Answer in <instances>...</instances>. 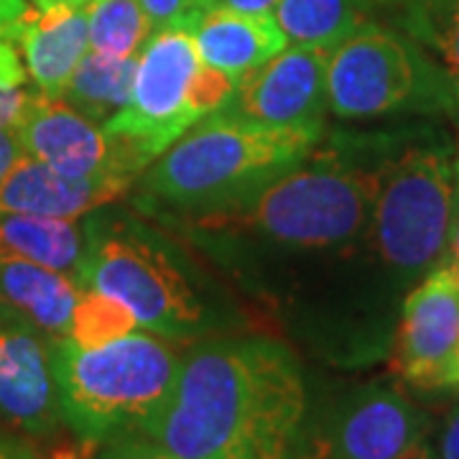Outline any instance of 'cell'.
Returning a JSON list of instances; mask_svg holds the SVG:
<instances>
[{
    "label": "cell",
    "mask_w": 459,
    "mask_h": 459,
    "mask_svg": "<svg viewBox=\"0 0 459 459\" xmlns=\"http://www.w3.org/2000/svg\"><path fill=\"white\" fill-rule=\"evenodd\" d=\"M307 413V383L289 347L217 340L181 360L174 391L141 431L181 459H291Z\"/></svg>",
    "instance_id": "cell-1"
},
{
    "label": "cell",
    "mask_w": 459,
    "mask_h": 459,
    "mask_svg": "<svg viewBox=\"0 0 459 459\" xmlns=\"http://www.w3.org/2000/svg\"><path fill=\"white\" fill-rule=\"evenodd\" d=\"M401 146L383 135L332 138L240 204L204 214V228H238L276 246L337 247L370 225L383 169Z\"/></svg>",
    "instance_id": "cell-2"
},
{
    "label": "cell",
    "mask_w": 459,
    "mask_h": 459,
    "mask_svg": "<svg viewBox=\"0 0 459 459\" xmlns=\"http://www.w3.org/2000/svg\"><path fill=\"white\" fill-rule=\"evenodd\" d=\"M322 135L273 128L220 108L164 151L143 177V192L171 207L220 212L253 197L312 153Z\"/></svg>",
    "instance_id": "cell-3"
},
{
    "label": "cell",
    "mask_w": 459,
    "mask_h": 459,
    "mask_svg": "<svg viewBox=\"0 0 459 459\" xmlns=\"http://www.w3.org/2000/svg\"><path fill=\"white\" fill-rule=\"evenodd\" d=\"M181 360L171 340L146 329L98 347L59 337L51 362L62 421L80 442L95 446L141 431L174 391Z\"/></svg>",
    "instance_id": "cell-4"
},
{
    "label": "cell",
    "mask_w": 459,
    "mask_h": 459,
    "mask_svg": "<svg viewBox=\"0 0 459 459\" xmlns=\"http://www.w3.org/2000/svg\"><path fill=\"white\" fill-rule=\"evenodd\" d=\"M327 98L329 110L350 120L401 113L459 117L442 66L403 33L376 21H365L329 51Z\"/></svg>",
    "instance_id": "cell-5"
},
{
    "label": "cell",
    "mask_w": 459,
    "mask_h": 459,
    "mask_svg": "<svg viewBox=\"0 0 459 459\" xmlns=\"http://www.w3.org/2000/svg\"><path fill=\"white\" fill-rule=\"evenodd\" d=\"M459 186V151L398 146L383 169L370 230L388 271L413 279L442 261Z\"/></svg>",
    "instance_id": "cell-6"
},
{
    "label": "cell",
    "mask_w": 459,
    "mask_h": 459,
    "mask_svg": "<svg viewBox=\"0 0 459 459\" xmlns=\"http://www.w3.org/2000/svg\"><path fill=\"white\" fill-rule=\"evenodd\" d=\"M80 289L120 301L138 329L166 340H189L207 327V309L174 255L146 230L126 222L92 225L77 268Z\"/></svg>",
    "instance_id": "cell-7"
},
{
    "label": "cell",
    "mask_w": 459,
    "mask_h": 459,
    "mask_svg": "<svg viewBox=\"0 0 459 459\" xmlns=\"http://www.w3.org/2000/svg\"><path fill=\"white\" fill-rule=\"evenodd\" d=\"M199 66L202 59L189 31L161 29L148 36L138 54L128 105L102 123L123 177L133 179L202 120L189 102Z\"/></svg>",
    "instance_id": "cell-8"
},
{
    "label": "cell",
    "mask_w": 459,
    "mask_h": 459,
    "mask_svg": "<svg viewBox=\"0 0 459 459\" xmlns=\"http://www.w3.org/2000/svg\"><path fill=\"white\" fill-rule=\"evenodd\" d=\"M429 419L411 398L370 383L304 419L291 459H398L421 442Z\"/></svg>",
    "instance_id": "cell-9"
},
{
    "label": "cell",
    "mask_w": 459,
    "mask_h": 459,
    "mask_svg": "<svg viewBox=\"0 0 459 459\" xmlns=\"http://www.w3.org/2000/svg\"><path fill=\"white\" fill-rule=\"evenodd\" d=\"M459 358V265L439 261L406 296L395 334V373L421 391L449 385Z\"/></svg>",
    "instance_id": "cell-10"
},
{
    "label": "cell",
    "mask_w": 459,
    "mask_h": 459,
    "mask_svg": "<svg viewBox=\"0 0 459 459\" xmlns=\"http://www.w3.org/2000/svg\"><path fill=\"white\" fill-rule=\"evenodd\" d=\"M327 62V49L286 47L265 65L243 74L222 108L273 128L322 135L329 110Z\"/></svg>",
    "instance_id": "cell-11"
},
{
    "label": "cell",
    "mask_w": 459,
    "mask_h": 459,
    "mask_svg": "<svg viewBox=\"0 0 459 459\" xmlns=\"http://www.w3.org/2000/svg\"><path fill=\"white\" fill-rule=\"evenodd\" d=\"M16 135L23 153L65 177H123L102 126L77 113L62 98L31 95L18 120Z\"/></svg>",
    "instance_id": "cell-12"
},
{
    "label": "cell",
    "mask_w": 459,
    "mask_h": 459,
    "mask_svg": "<svg viewBox=\"0 0 459 459\" xmlns=\"http://www.w3.org/2000/svg\"><path fill=\"white\" fill-rule=\"evenodd\" d=\"M0 416L31 437L62 421L51 347L31 325L0 327Z\"/></svg>",
    "instance_id": "cell-13"
},
{
    "label": "cell",
    "mask_w": 459,
    "mask_h": 459,
    "mask_svg": "<svg viewBox=\"0 0 459 459\" xmlns=\"http://www.w3.org/2000/svg\"><path fill=\"white\" fill-rule=\"evenodd\" d=\"M128 186V177L74 179L36 161L29 153H21L0 181V212L77 220L80 214L123 197Z\"/></svg>",
    "instance_id": "cell-14"
},
{
    "label": "cell",
    "mask_w": 459,
    "mask_h": 459,
    "mask_svg": "<svg viewBox=\"0 0 459 459\" xmlns=\"http://www.w3.org/2000/svg\"><path fill=\"white\" fill-rule=\"evenodd\" d=\"M3 36L18 41L39 92L62 98L72 72L90 51L87 8L29 11Z\"/></svg>",
    "instance_id": "cell-15"
},
{
    "label": "cell",
    "mask_w": 459,
    "mask_h": 459,
    "mask_svg": "<svg viewBox=\"0 0 459 459\" xmlns=\"http://www.w3.org/2000/svg\"><path fill=\"white\" fill-rule=\"evenodd\" d=\"M202 65L230 74L235 82L286 49L289 39L273 13L212 8L189 26Z\"/></svg>",
    "instance_id": "cell-16"
},
{
    "label": "cell",
    "mask_w": 459,
    "mask_h": 459,
    "mask_svg": "<svg viewBox=\"0 0 459 459\" xmlns=\"http://www.w3.org/2000/svg\"><path fill=\"white\" fill-rule=\"evenodd\" d=\"M80 294V283L62 271L0 255V304L44 334L56 340L69 334Z\"/></svg>",
    "instance_id": "cell-17"
},
{
    "label": "cell",
    "mask_w": 459,
    "mask_h": 459,
    "mask_svg": "<svg viewBox=\"0 0 459 459\" xmlns=\"http://www.w3.org/2000/svg\"><path fill=\"white\" fill-rule=\"evenodd\" d=\"M373 8L442 66L459 105V0H373Z\"/></svg>",
    "instance_id": "cell-18"
},
{
    "label": "cell",
    "mask_w": 459,
    "mask_h": 459,
    "mask_svg": "<svg viewBox=\"0 0 459 459\" xmlns=\"http://www.w3.org/2000/svg\"><path fill=\"white\" fill-rule=\"evenodd\" d=\"M0 255L77 273L84 255L82 230L74 220L0 212Z\"/></svg>",
    "instance_id": "cell-19"
},
{
    "label": "cell",
    "mask_w": 459,
    "mask_h": 459,
    "mask_svg": "<svg viewBox=\"0 0 459 459\" xmlns=\"http://www.w3.org/2000/svg\"><path fill=\"white\" fill-rule=\"evenodd\" d=\"M138 56H110L102 51H87L72 72L62 100L92 123H108L131 100L133 77Z\"/></svg>",
    "instance_id": "cell-20"
},
{
    "label": "cell",
    "mask_w": 459,
    "mask_h": 459,
    "mask_svg": "<svg viewBox=\"0 0 459 459\" xmlns=\"http://www.w3.org/2000/svg\"><path fill=\"white\" fill-rule=\"evenodd\" d=\"M373 0H279L276 21L289 41L332 51L365 21Z\"/></svg>",
    "instance_id": "cell-21"
},
{
    "label": "cell",
    "mask_w": 459,
    "mask_h": 459,
    "mask_svg": "<svg viewBox=\"0 0 459 459\" xmlns=\"http://www.w3.org/2000/svg\"><path fill=\"white\" fill-rule=\"evenodd\" d=\"M90 47L110 56H138L151 36L141 0H92L87 5Z\"/></svg>",
    "instance_id": "cell-22"
},
{
    "label": "cell",
    "mask_w": 459,
    "mask_h": 459,
    "mask_svg": "<svg viewBox=\"0 0 459 459\" xmlns=\"http://www.w3.org/2000/svg\"><path fill=\"white\" fill-rule=\"evenodd\" d=\"M135 329L138 322L120 301L92 289H82L72 314L66 340L77 342L80 347H98V344L113 342L123 334H131Z\"/></svg>",
    "instance_id": "cell-23"
},
{
    "label": "cell",
    "mask_w": 459,
    "mask_h": 459,
    "mask_svg": "<svg viewBox=\"0 0 459 459\" xmlns=\"http://www.w3.org/2000/svg\"><path fill=\"white\" fill-rule=\"evenodd\" d=\"M95 459H181L143 431H126L100 444Z\"/></svg>",
    "instance_id": "cell-24"
},
{
    "label": "cell",
    "mask_w": 459,
    "mask_h": 459,
    "mask_svg": "<svg viewBox=\"0 0 459 459\" xmlns=\"http://www.w3.org/2000/svg\"><path fill=\"white\" fill-rule=\"evenodd\" d=\"M141 5L151 23V31H161V29L189 31V26L197 21L195 0H141Z\"/></svg>",
    "instance_id": "cell-25"
},
{
    "label": "cell",
    "mask_w": 459,
    "mask_h": 459,
    "mask_svg": "<svg viewBox=\"0 0 459 459\" xmlns=\"http://www.w3.org/2000/svg\"><path fill=\"white\" fill-rule=\"evenodd\" d=\"M31 92L21 90V87H3L0 84V131H11L16 128L21 115L29 105Z\"/></svg>",
    "instance_id": "cell-26"
},
{
    "label": "cell",
    "mask_w": 459,
    "mask_h": 459,
    "mask_svg": "<svg viewBox=\"0 0 459 459\" xmlns=\"http://www.w3.org/2000/svg\"><path fill=\"white\" fill-rule=\"evenodd\" d=\"M279 0H195V13L197 18L204 11L212 8H228V11H243V13H273Z\"/></svg>",
    "instance_id": "cell-27"
},
{
    "label": "cell",
    "mask_w": 459,
    "mask_h": 459,
    "mask_svg": "<svg viewBox=\"0 0 459 459\" xmlns=\"http://www.w3.org/2000/svg\"><path fill=\"white\" fill-rule=\"evenodd\" d=\"M439 459H459V406L444 421L442 434H439Z\"/></svg>",
    "instance_id": "cell-28"
},
{
    "label": "cell",
    "mask_w": 459,
    "mask_h": 459,
    "mask_svg": "<svg viewBox=\"0 0 459 459\" xmlns=\"http://www.w3.org/2000/svg\"><path fill=\"white\" fill-rule=\"evenodd\" d=\"M21 153H23V148L18 143L16 128L0 131V181L5 179V174L11 171V166L16 164Z\"/></svg>",
    "instance_id": "cell-29"
},
{
    "label": "cell",
    "mask_w": 459,
    "mask_h": 459,
    "mask_svg": "<svg viewBox=\"0 0 459 459\" xmlns=\"http://www.w3.org/2000/svg\"><path fill=\"white\" fill-rule=\"evenodd\" d=\"M31 8L26 0H0V33H5L8 29H13L21 18L26 16Z\"/></svg>",
    "instance_id": "cell-30"
},
{
    "label": "cell",
    "mask_w": 459,
    "mask_h": 459,
    "mask_svg": "<svg viewBox=\"0 0 459 459\" xmlns=\"http://www.w3.org/2000/svg\"><path fill=\"white\" fill-rule=\"evenodd\" d=\"M444 261L459 265V186H457V199H455V214H452V230H449V243H446Z\"/></svg>",
    "instance_id": "cell-31"
},
{
    "label": "cell",
    "mask_w": 459,
    "mask_h": 459,
    "mask_svg": "<svg viewBox=\"0 0 459 459\" xmlns=\"http://www.w3.org/2000/svg\"><path fill=\"white\" fill-rule=\"evenodd\" d=\"M0 459H36L29 446H23L16 439H8L5 434H0Z\"/></svg>",
    "instance_id": "cell-32"
},
{
    "label": "cell",
    "mask_w": 459,
    "mask_h": 459,
    "mask_svg": "<svg viewBox=\"0 0 459 459\" xmlns=\"http://www.w3.org/2000/svg\"><path fill=\"white\" fill-rule=\"evenodd\" d=\"M95 449H98L95 444L80 442V446H62V449H56L51 459H90V452H95Z\"/></svg>",
    "instance_id": "cell-33"
},
{
    "label": "cell",
    "mask_w": 459,
    "mask_h": 459,
    "mask_svg": "<svg viewBox=\"0 0 459 459\" xmlns=\"http://www.w3.org/2000/svg\"><path fill=\"white\" fill-rule=\"evenodd\" d=\"M36 11H51V8H87L90 0H31Z\"/></svg>",
    "instance_id": "cell-34"
},
{
    "label": "cell",
    "mask_w": 459,
    "mask_h": 459,
    "mask_svg": "<svg viewBox=\"0 0 459 459\" xmlns=\"http://www.w3.org/2000/svg\"><path fill=\"white\" fill-rule=\"evenodd\" d=\"M398 459H439V457H437V452L431 449V444H429L427 439H421V442L413 444L409 452H403Z\"/></svg>",
    "instance_id": "cell-35"
},
{
    "label": "cell",
    "mask_w": 459,
    "mask_h": 459,
    "mask_svg": "<svg viewBox=\"0 0 459 459\" xmlns=\"http://www.w3.org/2000/svg\"><path fill=\"white\" fill-rule=\"evenodd\" d=\"M459 385V358L455 362V370H452V376H449V385L446 388H457Z\"/></svg>",
    "instance_id": "cell-36"
}]
</instances>
